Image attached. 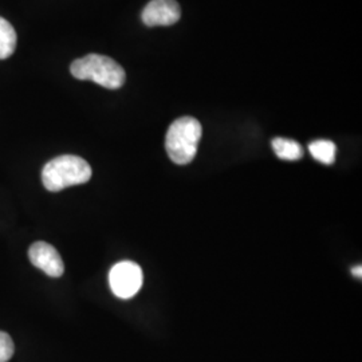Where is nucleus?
Wrapping results in <instances>:
<instances>
[{"mask_svg":"<svg viewBox=\"0 0 362 362\" xmlns=\"http://www.w3.org/2000/svg\"><path fill=\"white\" fill-rule=\"evenodd\" d=\"M144 274L141 267L130 260L115 264L109 272V285L116 297L130 299L143 287Z\"/></svg>","mask_w":362,"mask_h":362,"instance_id":"obj_4","label":"nucleus"},{"mask_svg":"<svg viewBox=\"0 0 362 362\" xmlns=\"http://www.w3.org/2000/svg\"><path fill=\"white\" fill-rule=\"evenodd\" d=\"M180 16V6L176 0H151L141 15L144 23L149 27L172 26Z\"/></svg>","mask_w":362,"mask_h":362,"instance_id":"obj_6","label":"nucleus"},{"mask_svg":"<svg viewBox=\"0 0 362 362\" xmlns=\"http://www.w3.org/2000/svg\"><path fill=\"white\" fill-rule=\"evenodd\" d=\"M311 156L326 165H330L336 160V144L330 140H317L309 145Z\"/></svg>","mask_w":362,"mask_h":362,"instance_id":"obj_9","label":"nucleus"},{"mask_svg":"<svg viewBox=\"0 0 362 362\" xmlns=\"http://www.w3.org/2000/svg\"><path fill=\"white\" fill-rule=\"evenodd\" d=\"M30 262L49 276L59 278L65 272V264L59 252L46 242H37L28 250Z\"/></svg>","mask_w":362,"mask_h":362,"instance_id":"obj_5","label":"nucleus"},{"mask_svg":"<svg viewBox=\"0 0 362 362\" xmlns=\"http://www.w3.org/2000/svg\"><path fill=\"white\" fill-rule=\"evenodd\" d=\"M272 149L275 155L286 161H297L303 156V149L297 141L281 137L272 140Z\"/></svg>","mask_w":362,"mask_h":362,"instance_id":"obj_7","label":"nucleus"},{"mask_svg":"<svg viewBox=\"0 0 362 362\" xmlns=\"http://www.w3.org/2000/svg\"><path fill=\"white\" fill-rule=\"evenodd\" d=\"M70 71L77 79L93 81L110 90L122 88L127 79L125 70L115 59L100 54H89L76 59L70 66Z\"/></svg>","mask_w":362,"mask_h":362,"instance_id":"obj_2","label":"nucleus"},{"mask_svg":"<svg viewBox=\"0 0 362 362\" xmlns=\"http://www.w3.org/2000/svg\"><path fill=\"white\" fill-rule=\"evenodd\" d=\"M16 33L8 21L0 18V59H7L16 47Z\"/></svg>","mask_w":362,"mask_h":362,"instance_id":"obj_8","label":"nucleus"},{"mask_svg":"<svg viewBox=\"0 0 362 362\" xmlns=\"http://www.w3.org/2000/svg\"><path fill=\"white\" fill-rule=\"evenodd\" d=\"M13 342L11 337L0 332V362H8L13 356Z\"/></svg>","mask_w":362,"mask_h":362,"instance_id":"obj_10","label":"nucleus"},{"mask_svg":"<svg viewBox=\"0 0 362 362\" xmlns=\"http://www.w3.org/2000/svg\"><path fill=\"white\" fill-rule=\"evenodd\" d=\"M202 133V124L194 117L177 118L169 127L165 139L169 158L179 165L189 164L197 153Z\"/></svg>","mask_w":362,"mask_h":362,"instance_id":"obj_3","label":"nucleus"},{"mask_svg":"<svg viewBox=\"0 0 362 362\" xmlns=\"http://www.w3.org/2000/svg\"><path fill=\"white\" fill-rule=\"evenodd\" d=\"M90 179L91 168L89 163L78 156L55 157L42 170L43 185L50 192H59L69 187L85 184Z\"/></svg>","mask_w":362,"mask_h":362,"instance_id":"obj_1","label":"nucleus"},{"mask_svg":"<svg viewBox=\"0 0 362 362\" xmlns=\"http://www.w3.org/2000/svg\"><path fill=\"white\" fill-rule=\"evenodd\" d=\"M351 272H353V275H354V276H358V278H361V276H362L361 266H358V267H354V269H353V270H351Z\"/></svg>","mask_w":362,"mask_h":362,"instance_id":"obj_11","label":"nucleus"}]
</instances>
